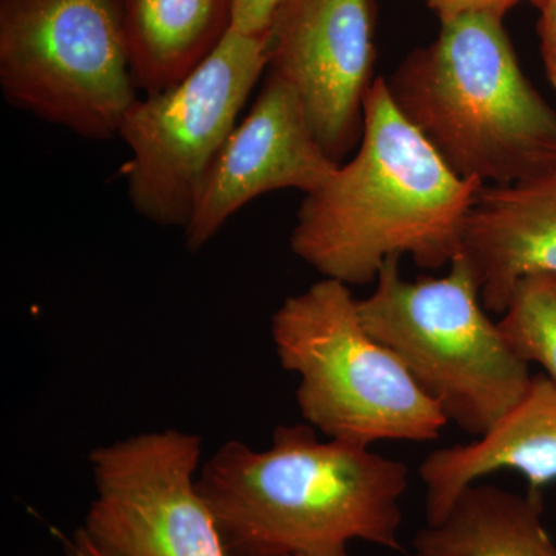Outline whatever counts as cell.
<instances>
[{"label": "cell", "mask_w": 556, "mask_h": 556, "mask_svg": "<svg viewBox=\"0 0 556 556\" xmlns=\"http://www.w3.org/2000/svg\"><path fill=\"white\" fill-rule=\"evenodd\" d=\"M338 166L317 141L298 94L268 73L254 105L208 169L185 229L186 247H206L230 217L265 193L314 192Z\"/></svg>", "instance_id": "obj_10"}, {"label": "cell", "mask_w": 556, "mask_h": 556, "mask_svg": "<svg viewBox=\"0 0 556 556\" xmlns=\"http://www.w3.org/2000/svg\"><path fill=\"white\" fill-rule=\"evenodd\" d=\"M197 489L228 556H346L351 541L401 551L408 467L311 426L276 428L266 452L226 442Z\"/></svg>", "instance_id": "obj_2"}, {"label": "cell", "mask_w": 556, "mask_h": 556, "mask_svg": "<svg viewBox=\"0 0 556 556\" xmlns=\"http://www.w3.org/2000/svg\"><path fill=\"white\" fill-rule=\"evenodd\" d=\"M65 548H67V556H112L94 546L83 527L75 533L73 540L65 544Z\"/></svg>", "instance_id": "obj_19"}, {"label": "cell", "mask_w": 556, "mask_h": 556, "mask_svg": "<svg viewBox=\"0 0 556 556\" xmlns=\"http://www.w3.org/2000/svg\"><path fill=\"white\" fill-rule=\"evenodd\" d=\"M0 90L80 138L118 137L138 98L121 0H0Z\"/></svg>", "instance_id": "obj_6"}, {"label": "cell", "mask_w": 556, "mask_h": 556, "mask_svg": "<svg viewBox=\"0 0 556 556\" xmlns=\"http://www.w3.org/2000/svg\"><path fill=\"white\" fill-rule=\"evenodd\" d=\"M504 14L442 22L387 80L405 119L457 177L510 186L556 174V112L526 78Z\"/></svg>", "instance_id": "obj_3"}, {"label": "cell", "mask_w": 556, "mask_h": 556, "mask_svg": "<svg viewBox=\"0 0 556 556\" xmlns=\"http://www.w3.org/2000/svg\"><path fill=\"white\" fill-rule=\"evenodd\" d=\"M459 257L492 314L506 311L522 277L556 274V174L479 190Z\"/></svg>", "instance_id": "obj_11"}, {"label": "cell", "mask_w": 556, "mask_h": 556, "mask_svg": "<svg viewBox=\"0 0 556 556\" xmlns=\"http://www.w3.org/2000/svg\"><path fill=\"white\" fill-rule=\"evenodd\" d=\"M431 9L437 11L441 21L467 13H501L521 0H427ZM536 2V0H533Z\"/></svg>", "instance_id": "obj_17"}, {"label": "cell", "mask_w": 556, "mask_h": 556, "mask_svg": "<svg viewBox=\"0 0 556 556\" xmlns=\"http://www.w3.org/2000/svg\"><path fill=\"white\" fill-rule=\"evenodd\" d=\"M484 188L457 177L399 112L387 80H372L356 155L306 193L291 232L292 252L324 278L376 283L391 258L419 268L452 265L468 215Z\"/></svg>", "instance_id": "obj_1"}, {"label": "cell", "mask_w": 556, "mask_h": 556, "mask_svg": "<svg viewBox=\"0 0 556 556\" xmlns=\"http://www.w3.org/2000/svg\"><path fill=\"white\" fill-rule=\"evenodd\" d=\"M362 324L393 351L448 422L484 437L526 396L533 376L490 320L467 263L457 255L447 276L405 280L399 258L380 269L358 300Z\"/></svg>", "instance_id": "obj_4"}, {"label": "cell", "mask_w": 556, "mask_h": 556, "mask_svg": "<svg viewBox=\"0 0 556 556\" xmlns=\"http://www.w3.org/2000/svg\"><path fill=\"white\" fill-rule=\"evenodd\" d=\"M285 0H233L232 30L243 35H266Z\"/></svg>", "instance_id": "obj_16"}, {"label": "cell", "mask_w": 556, "mask_h": 556, "mask_svg": "<svg viewBox=\"0 0 556 556\" xmlns=\"http://www.w3.org/2000/svg\"><path fill=\"white\" fill-rule=\"evenodd\" d=\"M346 556H350V555H346Z\"/></svg>", "instance_id": "obj_20"}, {"label": "cell", "mask_w": 556, "mask_h": 556, "mask_svg": "<svg viewBox=\"0 0 556 556\" xmlns=\"http://www.w3.org/2000/svg\"><path fill=\"white\" fill-rule=\"evenodd\" d=\"M357 302L348 285L324 278L274 313L270 334L281 367L299 376L300 413L332 441L356 447L434 441L447 417L401 358L368 334Z\"/></svg>", "instance_id": "obj_5"}, {"label": "cell", "mask_w": 556, "mask_h": 556, "mask_svg": "<svg viewBox=\"0 0 556 556\" xmlns=\"http://www.w3.org/2000/svg\"><path fill=\"white\" fill-rule=\"evenodd\" d=\"M372 62L371 0H285L278 10L268 73L298 94L317 141L338 164L361 142Z\"/></svg>", "instance_id": "obj_9"}, {"label": "cell", "mask_w": 556, "mask_h": 556, "mask_svg": "<svg viewBox=\"0 0 556 556\" xmlns=\"http://www.w3.org/2000/svg\"><path fill=\"white\" fill-rule=\"evenodd\" d=\"M497 325L517 356L540 365L556 386V274L518 280Z\"/></svg>", "instance_id": "obj_15"}, {"label": "cell", "mask_w": 556, "mask_h": 556, "mask_svg": "<svg viewBox=\"0 0 556 556\" xmlns=\"http://www.w3.org/2000/svg\"><path fill=\"white\" fill-rule=\"evenodd\" d=\"M131 78L159 93L206 61L233 25V0H121Z\"/></svg>", "instance_id": "obj_13"}, {"label": "cell", "mask_w": 556, "mask_h": 556, "mask_svg": "<svg viewBox=\"0 0 556 556\" xmlns=\"http://www.w3.org/2000/svg\"><path fill=\"white\" fill-rule=\"evenodd\" d=\"M200 456V438L178 430L94 448L84 532L112 556H228L193 479Z\"/></svg>", "instance_id": "obj_8"}, {"label": "cell", "mask_w": 556, "mask_h": 556, "mask_svg": "<svg viewBox=\"0 0 556 556\" xmlns=\"http://www.w3.org/2000/svg\"><path fill=\"white\" fill-rule=\"evenodd\" d=\"M501 470L521 473L532 492L556 481V386L546 375L533 376L517 407L484 437L422 460L427 526L441 525L468 485Z\"/></svg>", "instance_id": "obj_12"}, {"label": "cell", "mask_w": 556, "mask_h": 556, "mask_svg": "<svg viewBox=\"0 0 556 556\" xmlns=\"http://www.w3.org/2000/svg\"><path fill=\"white\" fill-rule=\"evenodd\" d=\"M540 7L541 53L546 65L547 78L556 89V0H536Z\"/></svg>", "instance_id": "obj_18"}, {"label": "cell", "mask_w": 556, "mask_h": 556, "mask_svg": "<svg viewBox=\"0 0 556 556\" xmlns=\"http://www.w3.org/2000/svg\"><path fill=\"white\" fill-rule=\"evenodd\" d=\"M268 61L269 33L230 30L185 79L137 98L118 130L130 150L123 177L137 214L163 228L186 229L208 169Z\"/></svg>", "instance_id": "obj_7"}, {"label": "cell", "mask_w": 556, "mask_h": 556, "mask_svg": "<svg viewBox=\"0 0 556 556\" xmlns=\"http://www.w3.org/2000/svg\"><path fill=\"white\" fill-rule=\"evenodd\" d=\"M415 556H556L543 522L541 492L468 485L441 525L413 536Z\"/></svg>", "instance_id": "obj_14"}]
</instances>
